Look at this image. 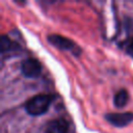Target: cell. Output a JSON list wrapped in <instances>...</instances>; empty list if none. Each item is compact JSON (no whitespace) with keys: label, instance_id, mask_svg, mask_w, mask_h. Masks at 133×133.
Here are the masks:
<instances>
[{"label":"cell","instance_id":"1","mask_svg":"<svg viewBox=\"0 0 133 133\" xmlns=\"http://www.w3.org/2000/svg\"><path fill=\"white\" fill-rule=\"evenodd\" d=\"M52 99L53 98L50 95H46V94L36 95L27 101V103L25 105L26 111L29 114L34 115V116L44 114L48 110V108L52 102Z\"/></svg>","mask_w":133,"mask_h":133},{"label":"cell","instance_id":"2","mask_svg":"<svg viewBox=\"0 0 133 133\" xmlns=\"http://www.w3.org/2000/svg\"><path fill=\"white\" fill-rule=\"evenodd\" d=\"M48 41L50 44H52L53 46H55L60 50L71 51L73 54H77L80 52V49L77 47V45L64 36L58 34H51L48 36Z\"/></svg>","mask_w":133,"mask_h":133},{"label":"cell","instance_id":"3","mask_svg":"<svg viewBox=\"0 0 133 133\" xmlns=\"http://www.w3.org/2000/svg\"><path fill=\"white\" fill-rule=\"evenodd\" d=\"M21 72L25 77L35 78L38 77L42 72V65L35 58H27L21 63Z\"/></svg>","mask_w":133,"mask_h":133},{"label":"cell","instance_id":"4","mask_svg":"<svg viewBox=\"0 0 133 133\" xmlns=\"http://www.w3.org/2000/svg\"><path fill=\"white\" fill-rule=\"evenodd\" d=\"M106 119L116 127H125L131 122H133L132 112H117V113H108L105 115Z\"/></svg>","mask_w":133,"mask_h":133},{"label":"cell","instance_id":"5","mask_svg":"<svg viewBox=\"0 0 133 133\" xmlns=\"http://www.w3.org/2000/svg\"><path fill=\"white\" fill-rule=\"evenodd\" d=\"M69 125L63 118H56L51 121L45 130V133H68Z\"/></svg>","mask_w":133,"mask_h":133},{"label":"cell","instance_id":"6","mask_svg":"<svg viewBox=\"0 0 133 133\" xmlns=\"http://www.w3.org/2000/svg\"><path fill=\"white\" fill-rule=\"evenodd\" d=\"M128 100H129V95H128L127 90L121 89L114 95L113 103H114V106H116L117 108H122V107L127 105Z\"/></svg>","mask_w":133,"mask_h":133},{"label":"cell","instance_id":"7","mask_svg":"<svg viewBox=\"0 0 133 133\" xmlns=\"http://www.w3.org/2000/svg\"><path fill=\"white\" fill-rule=\"evenodd\" d=\"M12 47H16L14 42L10 41L6 35H2L1 36V52L4 53L7 51H10L12 49Z\"/></svg>","mask_w":133,"mask_h":133},{"label":"cell","instance_id":"8","mask_svg":"<svg viewBox=\"0 0 133 133\" xmlns=\"http://www.w3.org/2000/svg\"><path fill=\"white\" fill-rule=\"evenodd\" d=\"M127 51H128V53L130 54V55H132L133 56V37L128 42V44H127Z\"/></svg>","mask_w":133,"mask_h":133}]
</instances>
